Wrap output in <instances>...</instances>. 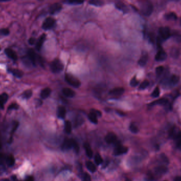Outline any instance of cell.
Here are the masks:
<instances>
[{"label": "cell", "instance_id": "cell-1", "mask_svg": "<svg viewBox=\"0 0 181 181\" xmlns=\"http://www.w3.org/2000/svg\"><path fill=\"white\" fill-rule=\"evenodd\" d=\"M64 64L61 61L56 59L50 64V69L53 73H59L64 69Z\"/></svg>", "mask_w": 181, "mask_h": 181}, {"label": "cell", "instance_id": "cell-2", "mask_svg": "<svg viewBox=\"0 0 181 181\" xmlns=\"http://www.w3.org/2000/svg\"><path fill=\"white\" fill-rule=\"evenodd\" d=\"M65 79L66 81L72 87L77 88L81 86V82L74 76L71 74H66L65 77Z\"/></svg>", "mask_w": 181, "mask_h": 181}, {"label": "cell", "instance_id": "cell-3", "mask_svg": "<svg viewBox=\"0 0 181 181\" xmlns=\"http://www.w3.org/2000/svg\"><path fill=\"white\" fill-rule=\"evenodd\" d=\"M141 11L143 15L149 16L153 11V5L149 2H145L141 5Z\"/></svg>", "mask_w": 181, "mask_h": 181}, {"label": "cell", "instance_id": "cell-4", "mask_svg": "<svg viewBox=\"0 0 181 181\" xmlns=\"http://www.w3.org/2000/svg\"><path fill=\"white\" fill-rule=\"evenodd\" d=\"M128 151V148L127 147L123 146L119 142L116 143V147L114 149L113 154L115 156H119L126 154Z\"/></svg>", "mask_w": 181, "mask_h": 181}, {"label": "cell", "instance_id": "cell-5", "mask_svg": "<svg viewBox=\"0 0 181 181\" xmlns=\"http://www.w3.org/2000/svg\"><path fill=\"white\" fill-rule=\"evenodd\" d=\"M55 23L56 21L55 19L51 17H48L46 18L44 21L42 25V28L44 30H49L52 29L53 27L55 26Z\"/></svg>", "mask_w": 181, "mask_h": 181}, {"label": "cell", "instance_id": "cell-6", "mask_svg": "<svg viewBox=\"0 0 181 181\" xmlns=\"http://www.w3.org/2000/svg\"><path fill=\"white\" fill-rule=\"evenodd\" d=\"M159 33L164 40H166L170 38V28L167 27H162L159 28Z\"/></svg>", "mask_w": 181, "mask_h": 181}, {"label": "cell", "instance_id": "cell-7", "mask_svg": "<svg viewBox=\"0 0 181 181\" xmlns=\"http://www.w3.org/2000/svg\"><path fill=\"white\" fill-rule=\"evenodd\" d=\"M28 57L29 59L30 60L31 62L34 65H36L37 60L40 61V57H38L37 56L36 53H35L33 49H30L28 52Z\"/></svg>", "mask_w": 181, "mask_h": 181}, {"label": "cell", "instance_id": "cell-8", "mask_svg": "<svg viewBox=\"0 0 181 181\" xmlns=\"http://www.w3.org/2000/svg\"><path fill=\"white\" fill-rule=\"evenodd\" d=\"M76 141L73 139L65 140L62 145V149L64 150H67L73 148Z\"/></svg>", "mask_w": 181, "mask_h": 181}, {"label": "cell", "instance_id": "cell-9", "mask_svg": "<svg viewBox=\"0 0 181 181\" xmlns=\"http://www.w3.org/2000/svg\"><path fill=\"white\" fill-rule=\"evenodd\" d=\"M62 9V5L59 3L52 4L49 9V13L52 15H55L60 11Z\"/></svg>", "mask_w": 181, "mask_h": 181}, {"label": "cell", "instance_id": "cell-10", "mask_svg": "<svg viewBox=\"0 0 181 181\" xmlns=\"http://www.w3.org/2000/svg\"><path fill=\"white\" fill-rule=\"evenodd\" d=\"M105 140H106V142L109 144H112V143L116 144L117 142V136L114 133L110 132L108 134H107V135L106 136Z\"/></svg>", "mask_w": 181, "mask_h": 181}, {"label": "cell", "instance_id": "cell-11", "mask_svg": "<svg viewBox=\"0 0 181 181\" xmlns=\"http://www.w3.org/2000/svg\"><path fill=\"white\" fill-rule=\"evenodd\" d=\"M167 55L166 52L162 50L159 51L155 56V60L157 61H164L167 59Z\"/></svg>", "mask_w": 181, "mask_h": 181}, {"label": "cell", "instance_id": "cell-12", "mask_svg": "<svg viewBox=\"0 0 181 181\" xmlns=\"http://www.w3.org/2000/svg\"><path fill=\"white\" fill-rule=\"evenodd\" d=\"M125 92V89L122 87L115 88L109 91L110 94L113 96H120L123 94Z\"/></svg>", "mask_w": 181, "mask_h": 181}, {"label": "cell", "instance_id": "cell-13", "mask_svg": "<svg viewBox=\"0 0 181 181\" xmlns=\"http://www.w3.org/2000/svg\"><path fill=\"white\" fill-rule=\"evenodd\" d=\"M5 53L8 57L13 61L17 60V55L15 52L11 49H5Z\"/></svg>", "mask_w": 181, "mask_h": 181}, {"label": "cell", "instance_id": "cell-14", "mask_svg": "<svg viewBox=\"0 0 181 181\" xmlns=\"http://www.w3.org/2000/svg\"><path fill=\"white\" fill-rule=\"evenodd\" d=\"M46 38V34H43L38 39L37 42L36 43V49H37L38 51H40L42 49V46L45 41Z\"/></svg>", "mask_w": 181, "mask_h": 181}, {"label": "cell", "instance_id": "cell-15", "mask_svg": "<svg viewBox=\"0 0 181 181\" xmlns=\"http://www.w3.org/2000/svg\"><path fill=\"white\" fill-rule=\"evenodd\" d=\"M62 92L66 97L69 98H72L75 95V91L69 88H65L63 89Z\"/></svg>", "mask_w": 181, "mask_h": 181}, {"label": "cell", "instance_id": "cell-16", "mask_svg": "<svg viewBox=\"0 0 181 181\" xmlns=\"http://www.w3.org/2000/svg\"><path fill=\"white\" fill-rule=\"evenodd\" d=\"M116 7L120 10L121 11L123 12L124 13H127L128 12V8L127 6L123 2H118L116 3Z\"/></svg>", "mask_w": 181, "mask_h": 181}, {"label": "cell", "instance_id": "cell-17", "mask_svg": "<svg viewBox=\"0 0 181 181\" xmlns=\"http://www.w3.org/2000/svg\"><path fill=\"white\" fill-rule=\"evenodd\" d=\"M8 99V95L6 93L0 94V107L1 109L4 108V106Z\"/></svg>", "mask_w": 181, "mask_h": 181}, {"label": "cell", "instance_id": "cell-18", "mask_svg": "<svg viewBox=\"0 0 181 181\" xmlns=\"http://www.w3.org/2000/svg\"><path fill=\"white\" fill-rule=\"evenodd\" d=\"M66 111L64 107L59 106L57 109V116L61 119H64L66 116Z\"/></svg>", "mask_w": 181, "mask_h": 181}, {"label": "cell", "instance_id": "cell-19", "mask_svg": "<svg viewBox=\"0 0 181 181\" xmlns=\"http://www.w3.org/2000/svg\"><path fill=\"white\" fill-rule=\"evenodd\" d=\"M148 59V54L147 53H144L142 55V56L140 57L139 60L138 61V64L141 67L145 66L147 63Z\"/></svg>", "mask_w": 181, "mask_h": 181}, {"label": "cell", "instance_id": "cell-20", "mask_svg": "<svg viewBox=\"0 0 181 181\" xmlns=\"http://www.w3.org/2000/svg\"><path fill=\"white\" fill-rule=\"evenodd\" d=\"M52 90L49 88H46L41 91L40 97L42 99H46L48 98L51 94Z\"/></svg>", "mask_w": 181, "mask_h": 181}, {"label": "cell", "instance_id": "cell-21", "mask_svg": "<svg viewBox=\"0 0 181 181\" xmlns=\"http://www.w3.org/2000/svg\"><path fill=\"white\" fill-rule=\"evenodd\" d=\"M84 148H85V152H86L87 156L90 158H92L93 157V151H92V149L90 148V144L88 143H85L84 145Z\"/></svg>", "mask_w": 181, "mask_h": 181}, {"label": "cell", "instance_id": "cell-22", "mask_svg": "<svg viewBox=\"0 0 181 181\" xmlns=\"http://www.w3.org/2000/svg\"><path fill=\"white\" fill-rule=\"evenodd\" d=\"M168 102V100L166 98H161L156 101L151 102L150 105L154 106L155 105H166Z\"/></svg>", "mask_w": 181, "mask_h": 181}, {"label": "cell", "instance_id": "cell-23", "mask_svg": "<svg viewBox=\"0 0 181 181\" xmlns=\"http://www.w3.org/2000/svg\"><path fill=\"white\" fill-rule=\"evenodd\" d=\"M9 71L17 78H22L23 75V72L19 69H11V70H9Z\"/></svg>", "mask_w": 181, "mask_h": 181}, {"label": "cell", "instance_id": "cell-24", "mask_svg": "<svg viewBox=\"0 0 181 181\" xmlns=\"http://www.w3.org/2000/svg\"><path fill=\"white\" fill-rule=\"evenodd\" d=\"M173 139L175 140L177 147L181 150V132L174 137Z\"/></svg>", "mask_w": 181, "mask_h": 181}, {"label": "cell", "instance_id": "cell-25", "mask_svg": "<svg viewBox=\"0 0 181 181\" xmlns=\"http://www.w3.org/2000/svg\"><path fill=\"white\" fill-rule=\"evenodd\" d=\"M6 162L9 167H12L15 164V158L12 155L9 156L6 159Z\"/></svg>", "mask_w": 181, "mask_h": 181}, {"label": "cell", "instance_id": "cell-26", "mask_svg": "<svg viewBox=\"0 0 181 181\" xmlns=\"http://www.w3.org/2000/svg\"><path fill=\"white\" fill-rule=\"evenodd\" d=\"M86 166H87V168L92 173H94L96 170V166H95L93 162L90 161L87 162L86 163Z\"/></svg>", "mask_w": 181, "mask_h": 181}, {"label": "cell", "instance_id": "cell-27", "mask_svg": "<svg viewBox=\"0 0 181 181\" xmlns=\"http://www.w3.org/2000/svg\"><path fill=\"white\" fill-rule=\"evenodd\" d=\"M97 117L98 116L92 112H90V113L88 115V117H89V119L90 120V121L94 124H97L98 123Z\"/></svg>", "mask_w": 181, "mask_h": 181}, {"label": "cell", "instance_id": "cell-28", "mask_svg": "<svg viewBox=\"0 0 181 181\" xmlns=\"http://www.w3.org/2000/svg\"><path fill=\"white\" fill-rule=\"evenodd\" d=\"M72 124L71 122L69 121H67L65 123V131L67 133L69 134L71 132H72Z\"/></svg>", "mask_w": 181, "mask_h": 181}, {"label": "cell", "instance_id": "cell-29", "mask_svg": "<svg viewBox=\"0 0 181 181\" xmlns=\"http://www.w3.org/2000/svg\"><path fill=\"white\" fill-rule=\"evenodd\" d=\"M180 80V77L176 75H172L170 77V83L172 85H175L177 84Z\"/></svg>", "mask_w": 181, "mask_h": 181}, {"label": "cell", "instance_id": "cell-30", "mask_svg": "<svg viewBox=\"0 0 181 181\" xmlns=\"http://www.w3.org/2000/svg\"><path fill=\"white\" fill-rule=\"evenodd\" d=\"M89 3L91 5L96 6V7H101L104 4V2L102 1L92 0V1H90L89 2Z\"/></svg>", "mask_w": 181, "mask_h": 181}, {"label": "cell", "instance_id": "cell-31", "mask_svg": "<svg viewBox=\"0 0 181 181\" xmlns=\"http://www.w3.org/2000/svg\"><path fill=\"white\" fill-rule=\"evenodd\" d=\"M32 95V91L31 90H26L22 94V97L24 99H29Z\"/></svg>", "mask_w": 181, "mask_h": 181}, {"label": "cell", "instance_id": "cell-32", "mask_svg": "<svg viewBox=\"0 0 181 181\" xmlns=\"http://www.w3.org/2000/svg\"><path fill=\"white\" fill-rule=\"evenodd\" d=\"M94 161L95 162V164L97 165H99L102 164V162H103V159H102L101 156L100 155L98 154H97L95 156Z\"/></svg>", "mask_w": 181, "mask_h": 181}, {"label": "cell", "instance_id": "cell-33", "mask_svg": "<svg viewBox=\"0 0 181 181\" xmlns=\"http://www.w3.org/2000/svg\"><path fill=\"white\" fill-rule=\"evenodd\" d=\"M129 129H130L131 132L133 133H135V134L137 133L139 131V129L138 128L137 126L134 123H131V124L130 125Z\"/></svg>", "mask_w": 181, "mask_h": 181}, {"label": "cell", "instance_id": "cell-34", "mask_svg": "<svg viewBox=\"0 0 181 181\" xmlns=\"http://www.w3.org/2000/svg\"><path fill=\"white\" fill-rule=\"evenodd\" d=\"M165 18L168 20H176L177 19V15H176L174 13V12H171L170 13H168L165 15Z\"/></svg>", "mask_w": 181, "mask_h": 181}, {"label": "cell", "instance_id": "cell-35", "mask_svg": "<svg viewBox=\"0 0 181 181\" xmlns=\"http://www.w3.org/2000/svg\"><path fill=\"white\" fill-rule=\"evenodd\" d=\"M149 85V83L148 81L147 80H145L143 81L142 83L140 84L139 89L140 90H143L145 89H146L147 87H148V86Z\"/></svg>", "mask_w": 181, "mask_h": 181}, {"label": "cell", "instance_id": "cell-36", "mask_svg": "<svg viewBox=\"0 0 181 181\" xmlns=\"http://www.w3.org/2000/svg\"><path fill=\"white\" fill-rule=\"evenodd\" d=\"M130 84L132 87H136L139 84V81L137 79L136 77H134L131 80Z\"/></svg>", "mask_w": 181, "mask_h": 181}, {"label": "cell", "instance_id": "cell-37", "mask_svg": "<svg viewBox=\"0 0 181 181\" xmlns=\"http://www.w3.org/2000/svg\"><path fill=\"white\" fill-rule=\"evenodd\" d=\"M160 94V90H159V87H156L155 88L154 90L153 91V92H152L151 94V96L153 97H158Z\"/></svg>", "mask_w": 181, "mask_h": 181}, {"label": "cell", "instance_id": "cell-38", "mask_svg": "<svg viewBox=\"0 0 181 181\" xmlns=\"http://www.w3.org/2000/svg\"><path fill=\"white\" fill-rule=\"evenodd\" d=\"M10 34V31L8 28L0 29V35L3 36H7Z\"/></svg>", "mask_w": 181, "mask_h": 181}, {"label": "cell", "instance_id": "cell-39", "mask_svg": "<svg viewBox=\"0 0 181 181\" xmlns=\"http://www.w3.org/2000/svg\"><path fill=\"white\" fill-rule=\"evenodd\" d=\"M164 71V67L162 66H159L156 69V73L157 76H160Z\"/></svg>", "mask_w": 181, "mask_h": 181}, {"label": "cell", "instance_id": "cell-40", "mask_svg": "<svg viewBox=\"0 0 181 181\" xmlns=\"http://www.w3.org/2000/svg\"><path fill=\"white\" fill-rule=\"evenodd\" d=\"M19 105L17 103H13L10 105H9L8 107V110H18L19 108Z\"/></svg>", "mask_w": 181, "mask_h": 181}, {"label": "cell", "instance_id": "cell-41", "mask_svg": "<svg viewBox=\"0 0 181 181\" xmlns=\"http://www.w3.org/2000/svg\"><path fill=\"white\" fill-rule=\"evenodd\" d=\"M67 2L69 4H80L83 3V1L81 0H71L68 1Z\"/></svg>", "mask_w": 181, "mask_h": 181}, {"label": "cell", "instance_id": "cell-42", "mask_svg": "<svg viewBox=\"0 0 181 181\" xmlns=\"http://www.w3.org/2000/svg\"><path fill=\"white\" fill-rule=\"evenodd\" d=\"M83 181H91L90 175L87 173H85L83 176Z\"/></svg>", "mask_w": 181, "mask_h": 181}, {"label": "cell", "instance_id": "cell-43", "mask_svg": "<svg viewBox=\"0 0 181 181\" xmlns=\"http://www.w3.org/2000/svg\"><path fill=\"white\" fill-rule=\"evenodd\" d=\"M90 112H93V113H94L97 116H99V117H101L102 116V113L98 110H95V109H92V110H90Z\"/></svg>", "mask_w": 181, "mask_h": 181}, {"label": "cell", "instance_id": "cell-44", "mask_svg": "<svg viewBox=\"0 0 181 181\" xmlns=\"http://www.w3.org/2000/svg\"><path fill=\"white\" fill-rule=\"evenodd\" d=\"M19 123L18 122H15L13 124V128H12V133H13L14 132H15L16 131V130L18 128V127L19 126Z\"/></svg>", "mask_w": 181, "mask_h": 181}, {"label": "cell", "instance_id": "cell-45", "mask_svg": "<svg viewBox=\"0 0 181 181\" xmlns=\"http://www.w3.org/2000/svg\"><path fill=\"white\" fill-rule=\"evenodd\" d=\"M36 43V39L34 38H30L29 40V43L30 44V45H32L35 44Z\"/></svg>", "mask_w": 181, "mask_h": 181}, {"label": "cell", "instance_id": "cell-46", "mask_svg": "<svg viewBox=\"0 0 181 181\" xmlns=\"http://www.w3.org/2000/svg\"><path fill=\"white\" fill-rule=\"evenodd\" d=\"M4 155L2 154H0V164H2L4 162Z\"/></svg>", "mask_w": 181, "mask_h": 181}, {"label": "cell", "instance_id": "cell-47", "mask_svg": "<svg viewBox=\"0 0 181 181\" xmlns=\"http://www.w3.org/2000/svg\"><path fill=\"white\" fill-rule=\"evenodd\" d=\"M24 181H34V178L32 176H28L26 178Z\"/></svg>", "mask_w": 181, "mask_h": 181}, {"label": "cell", "instance_id": "cell-48", "mask_svg": "<svg viewBox=\"0 0 181 181\" xmlns=\"http://www.w3.org/2000/svg\"><path fill=\"white\" fill-rule=\"evenodd\" d=\"M174 181H181V176H177L174 180Z\"/></svg>", "mask_w": 181, "mask_h": 181}, {"label": "cell", "instance_id": "cell-49", "mask_svg": "<svg viewBox=\"0 0 181 181\" xmlns=\"http://www.w3.org/2000/svg\"><path fill=\"white\" fill-rule=\"evenodd\" d=\"M117 113L119 114L120 115H124V113H122V112H121L120 111H118V112H117Z\"/></svg>", "mask_w": 181, "mask_h": 181}, {"label": "cell", "instance_id": "cell-50", "mask_svg": "<svg viewBox=\"0 0 181 181\" xmlns=\"http://www.w3.org/2000/svg\"><path fill=\"white\" fill-rule=\"evenodd\" d=\"M10 181L9 180H8V179H5L4 181Z\"/></svg>", "mask_w": 181, "mask_h": 181}, {"label": "cell", "instance_id": "cell-51", "mask_svg": "<svg viewBox=\"0 0 181 181\" xmlns=\"http://www.w3.org/2000/svg\"><path fill=\"white\" fill-rule=\"evenodd\" d=\"M1 148H2V144H1V142H0V149H1Z\"/></svg>", "mask_w": 181, "mask_h": 181}, {"label": "cell", "instance_id": "cell-52", "mask_svg": "<svg viewBox=\"0 0 181 181\" xmlns=\"http://www.w3.org/2000/svg\"><path fill=\"white\" fill-rule=\"evenodd\" d=\"M131 181L130 180H129V179H127V180H126V181Z\"/></svg>", "mask_w": 181, "mask_h": 181}, {"label": "cell", "instance_id": "cell-53", "mask_svg": "<svg viewBox=\"0 0 181 181\" xmlns=\"http://www.w3.org/2000/svg\"><path fill=\"white\" fill-rule=\"evenodd\" d=\"M180 25H181V20H180Z\"/></svg>", "mask_w": 181, "mask_h": 181}, {"label": "cell", "instance_id": "cell-54", "mask_svg": "<svg viewBox=\"0 0 181 181\" xmlns=\"http://www.w3.org/2000/svg\"><path fill=\"white\" fill-rule=\"evenodd\" d=\"M0 51H1V47H0Z\"/></svg>", "mask_w": 181, "mask_h": 181}, {"label": "cell", "instance_id": "cell-55", "mask_svg": "<svg viewBox=\"0 0 181 181\" xmlns=\"http://www.w3.org/2000/svg\"></svg>", "mask_w": 181, "mask_h": 181}]
</instances>
